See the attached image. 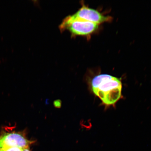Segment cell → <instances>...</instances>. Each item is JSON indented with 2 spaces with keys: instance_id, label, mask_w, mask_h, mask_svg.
I'll return each instance as SVG.
<instances>
[{
  "instance_id": "obj_1",
  "label": "cell",
  "mask_w": 151,
  "mask_h": 151,
  "mask_svg": "<svg viewBox=\"0 0 151 151\" xmlns=\"http://www.w3.org/2000/svg\"><path fill=\"white\" fill-rule=\"evenodd\" d=\"M90 84L93 93L107 106L114 105L122 97V83L117 77L98 75L91 79Z\"/></svg>"
},
{
  "instance_id": "obj_2",
  "label": "cell",
  "mask_w": 151,
  "mask_h": 151,
  "mask_svg": "<svg viewBox=\"0 0 151 151\" xmlns=\"http://www.w3.org/2000/svg\"><path fill=\"white\" fill-rule=\"evenodd\" d=\"M99 27V24L80 19L72 17L70 15L66 17L59 26L60 30H67L72 36H88L95 32Z\"/></svg>"
},
{
  "instance_id": "obj_3",
  "label": "cell",
  "mask_w": 151,
  "mask_h": 151,
  "mask_svg": "<svg viewBox=\"0 0 151 151\" xmlns=\"http://www.w3.org/2000/svg\"><path fill=\"white\" fill-rule=\"evenodd\" d=\"M5 128L0 134V148L17 147L22 149L29 147L35 143L26 137L25 132L12 131Z\"/></svg>"
},
{
  "instance_id": "obj_4",
  "label": "cell",
  "mask_w": 151,
  "mask_h": 151,
  "mask_svg": "<svg viewBox=\"0 0 151 151\" xmlns=\"http://www.w3.org/2000/svg\"><path fill=\"white\" fill-rule=\"evenodd\" d=\"M70 16L73 18L87 21L99 25L112 19L111 17L104 16L99 11L90 8L84 4H82V6L75 14Z\"/></svg>"
},
{
  "instance_id": "obj_5",
  "label": "cell",
  "mask_w": 151,
  "mask_h": 151,
  "mask_svg": "<svg viewBox=\"0 0 151 151\" xmlns=\"http://www.w3.org/2000/svg\"><path fill=\"white\" fill-rule=\"evenodd\" d=\"M0 151H22V149L17 147L0 148Z\"/></svg>"
},
{
  "instance_id": "obj_6",
  "label": "cell",
  "mask_w": 151,
  "mask_h": 151,
  "mask_svg": "<svg viewBox=\"0 0 151 151\" xmlns=\"http://www.w3.org/2000/svg\"><path fill=\"white\" fill-rule=\"evenodd\" d=\"M22 151H30L29 147L22 149Z\"/></svg>"
},
{
  "instance_id": "obj_7",
  "label": "cell",
  "mask_w": 151,
  "mask_h": 151,
  "mask_svg": "<svg viewBox=\"0 0 151 151\" xmlns=\"http://www.w3.org/2000/svg\"><path fill=\"white\" fill-rule=\"evenodd\" d=\"M56 106H57V105H58V106H59V104H59V102H58V103H57V101H56Z\"/></svg>"
}]
</instances>
